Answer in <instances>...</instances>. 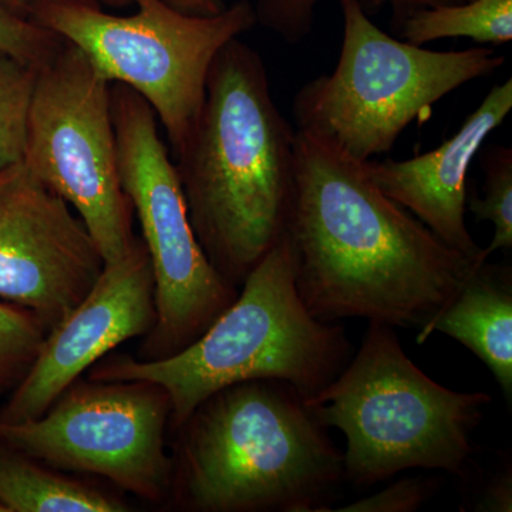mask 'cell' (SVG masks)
Wrapping results in <instances>:
<instances>
[{"instance_id": "6da1fadb", "label": "cell", "mask_w": 512, "mask_h": 512, "mask_svg": "<svg viewBox=\"0 0 512 512\" xmlns=\"http://www.w3.org/2000/svg\"><path fill=\"white\" fill-rule=\"evenodd\" d=\"M288 235L296 288L323 322L360 318L423 328L483 262L444 244L352 160L296 130Z\"/></svg>"}, {"instance_id": "7a4b0ae2", "label": "cell", "mask_w": 512, "mask_h": 512, "mask_svg": "<svg viewBox=\"0 0 512 512\" xmlns=\"http://www.w3.org/2000/svg\"><path fill=\"white\" fill-rule=\"evenodd\" d=\"M296 131L261 55L232 39L215 56L200 114L174 154L195 237L234 286L288 231Z\"/></svg>"}, {"instance_id": "3957f363", "label": "cell", "mask_w": 512, "mask_h": 512, "mask_svg": "<svg viewBox=\"0 0 512 512\" xmlns=\"http://www.w3.org/2000/svg\"><path fill=\"white\" fill-rule=\"evenodd\" d=\"M181 427V497L194 511L325 512L345 481L342 451L288 383L232 384Z\"/></svg>"}, {"instance_id": "277c9868", "label": "cell", "mask_w": 512, "mask_h": 512, "mask_svg": "<svg viewBox=\"0 0 512 512\" xmlns=\"http://www.w3.org/2000/svg\"><path fill=\"white\" fill-rule=\"evenodd\" d=\"M342 326L312 315L296 288V252L288 232L242 282V291L204 333L164 359L121 356L90 380H138L168 394L178 427L205 399L232 384L278 380L306 400L332 383L352 359Z\"/></svg>"}, {"instance_id": "5b68a950", "label": "cell", "mask_w": 512, "mask_h": 512, "mask_svg": "<svg viewBox=\"0 0 512 512\" xmlns=\"http://www.w3.org/2000/svg\"><path fill=\"white\" fill-rule=\"evenodd\" d=\"M306 403L345 434V481L367 487L412 468L463 476L491 397L441 386L404 353L392 326L370 322L359 352Z\"/></svg>"}, {"instance_id": "8992f818", "label": "cell", "mask_w": 512, "mask_h": 512, "mask_svg": "<svg viewBox=\"0 0 512 512\" xmlns=\"http://www.w3.org/2000/svg\"><path fill=\"white\" fill-rule=\"evenodd\" d=\"M343 42L338 66L299 90L298 130L359 161L389 153L434 103L505 63L493 49L434 52L377 28L360 0H340Z\"/></svg>"}, {"instance_id": "52a82bcc", "label": "cell", "mask_w": 512, "mask_h": 512, "mask_svg": "<svg viewBox=\"0 0 512 512\" xmlns=\"http://www.w3.org/2000/svg\"><path fill=\"white\" fill-rule=\"evenodd\" d=\"M133 5L136 12L119 16L94 0H33L26 16L82 50L111 84L140 94L160 120L174 156L200 114L215 56L258 19L248 0L211 16L181 12L167 0Z\"/></svg>"}, {"instance_id": "ba28073f", "label": "cell", "mask_w": 512, "mask_h": 512, "mask_svg": "<svg viewBox=\"0 0 512 512\" xmlns=\"http://www.w3.org/2000/svg\"><path fill=\"white\" fill-rule=\"evenodd\" d=\"M121 187L136 212L154 275L157 319L144 360L164 359L200 338L237 299L195 237L177 168L150 104L111 84Z\"/></svg>"}, {"instance_id": "9c48e42d", "label": "cell", "mask_w": 512, "mask_h": 512, "mask_svg": "<svg viewBox=\"0 0 512 512\" xmlns=\"http://www.w3.org/2000/svg\"><path fill=\"white\" fill-rule=\"evenodd\" d=\"M23 163L73 207L104 264L126 254L134 212L121 187L111 83L66 40L37 73Z\"/></svg>"}, {"instance_id": "30bf717a", "label": "cell", "mask_w": 512, "mask_h": 512, "mask_svg": "<svg viewBox=\"0 0 512 512\" xmlns=\"http://www.w3.org/2000/svg\"><path fill=\"white\" fill-rule=\"evenodd\" d=\"M168 394L138 380L73 383L37 419L0 423V440L59 470L107 478L148 501L173 481L165 453Z\"/></svg>"}, {"instance_id": "8fae6325", "label": "cell", "mask_w": 512, "mask_h": 512, "mask_svg": "<svg viewBox=\"0 0 512 512\" xmlns=\"http://www.w3.org/2000/svg\"><path fill=\"white\" fill-rule=\"evenodd\" d=\"M104 261L70 205L25 163L0 171V299L55 328L103 271Z\"/></svg>"}, {"instance_id": "7c38bea8", "label": "cell", "mask_w": 512, "mask_h": 512, "mask_svg": "<svg viewBox=\"0 0 512 512\" xmlns=\"http://www.w3.org/2000/svg\"><path fill=\"white\" fill-rule=\"evenodd\" d=\"M154 275L143 239L104 264L93 288L49 330L25 379L13 389L0 423L37 419L86 370L121 343L150 333L157 319Z\"/></svg>"}, {"instance_id": "4fadbf2b", "label": "cell", "mask_w": 512, "mask_h": 512, "mask_svg": "<svg viewBox=\"0 0 512 512\" xmlns=\"http://www.w3.org/2000/svg\"><path fill=\"white\" fill-rule=\"evenodd\" d=\"M512 110V80L498 84L467 117L460 130L436 150L410 160H369L365 168L377 187L419 218L458 254L487 261L466 225L467 174L485 138Z\"/></svg>"}, {"instance_id": "5bb4252c", "label": "cell", "mask_w": 512, "mask_h": 512, "mask_svg": "<svg viewBox=\"0 0 512 512\" xmlns=\"http://www.w3.org/2000/svg\"><path fill=\"white\" fill-rule=\"evenodd\" d=\"M457 340L490 369L505 399L512 397V278L510 266H477L457 295L417 335L423 345L433 333Z\"/></svg>"}, {"instance_id": "9a60e30c", "label": "cell", "mask_w": 512, "mask_h": 512, "mask_svg": "<svg viewBox=\"0 0 512 512\" xmlns=\"http://www.w3.org/2000/svg\"><path fill=\"white\" fill-rule=\"evenodd\" d=\"M0 505L8 512H123L119 498L62 474L0 440Z\"/></svg>"}, {"instance_id": "2e32d148", "label": "cell", "mask_w": 512, "mask_h": 512, "mask_svg": "<svg viewBox=\"0 0 512 512\" xmlns=\"http://www.w3.org/2000/svg\"><path fill=\"white\" fill-rule=\"evenodd\" d=\"M402 36L416 46L447 37L503 45L512 40V0H464L412 10L404 18Z\"/></svg>"}, {"instance_id": "e0dca14e", "label": "cell", "mask_w": 512, "mask_h": 512, "mask_svg": "<svg viewBox=\"0 0 512 512\" xmlns=\"http://www.w3.org/2000/svg\"><path fill=\"white\" fill-rule=\"evenodd\" d=\"M39 69L0 52V171L22 163Z\"/></svg>"}, {"instance_id": "ac0fdd59", "label": "cell", "mask_w": 512, "mask_h": 512, "mask_svg": "<svg viewBox=\"0 0 512 512\" xmlns=\"http://www.w3.org/2000/svg\"><path fill=\"white\" fill-rule=\"evenodd\" d=\"M49 329L42 319L12 302H0V393L15 389L35 363Z\"/></svg>"}, {"instance_id": "d6986e66", "label": "cell", "mask_w": 512, "mask_h": 512, "mask_svg": "<svg viewBox=\"0 0 512 512\" xmlns=\"http://www.w3.org/2000/svg\"><path fill=\"white\" fill-rule=\"evenodd\" d=\"M484 198H467L468 210L478 221H490L494 227L493 239L485 249L490 256L498 249L512 247V150L491 147L485 157Z\"/></svg>"}, {"instance_id": "ffe728a7", "label": "cell", "mask_w": 512, "mask_h": 512, "mask_svg": "<svg viewBox=\"0 0 512 512\" xmlns=\"http://www.w3.org/2000/svg\"><path fill=\"white\" fill-rule=\"evenodd\" d=\"M63 45L62 37L52 30L0 3V52L42 69L55 59Z\"/></svg>"}, {"instance_id": "44dd1931", "label": "cell", "mask_w": 512, "mask_h": 512, "mask_svg": "<svg viewBox=\"0 0 512 512\" xmlns=\"http://www.w3.org/2000/svg\"><path fill=\"white\" fill-rule=\"evenodd\" d=\"M251 2V0H248ZM256 19L288 42H298L311 30L313 9L318 0H255ZM397 9L412 10L450 5L461 0H389Z\"/></svg>"}, {"instance_id": "7402d4cb", "label": "cell", "mask_w": 512, "mask_h": 512, "mask_svg": "<svg viewBox=\"0 0 512 512\" xmlns=\"http://www.w3.org/2000/svg\"><path fill=\"white\" fill-rule=\"evenodd\" d=\"M433 481L426 478H402L379 493L357 500L332 512H413L420 510L433 493Z\"/></svg>"}, {"instance_id": "603a6c76", "label": "cell", "mask_w": 512, "mask_h": 512, "mask_svg": "<svg viewBox=\"0 0 512 512\" xmlns=\"http://www.w3.org/2000/svg\"><path fill=\"white\" fill-rule=\"evenodd\" d=\"M474 511H512V471L510 467L495 474V476L488 481L483 494L478 498Z\"/></svg>"}, {"instance_id": "cb8c5ba5", "label": "cell", "mask_w": 512, "mask_h": 512, "mask_svg": "<svg viewBox=\"0 0 512 512\" xmlns=\"http://www.w3.org/2000/svg\"><path fill=\"white\" fill-rule=\"evenodd\" d=\"M167 2L181 12L198 16L217 15L227 8L222 0H167Z\"/></svg>"}, {"instance_id": "d4e9b609", "label": "cell", "mask_w": 512, "mask_h": 512, "mask_svg": "<svg viewBox=\"0 0 512 512\" xmlns=\"http://www.w3.org/2000/svg\"><path fill=\"white\" fill-rule=\"evenodd\" d=\"M32 2L33 0H0V3L6 8L25 16L26 10ZM94 2L103 3V5L111 6V8H126L128 5H133V0H94Z\"/></svg>"}, {"instance_id": "484cf974", "label": "cell", "mask_w": 512, "mask_h": 512, "mask_svg": "<svg viewBox=\"0 0 512 512\" xmlns=\"http://www.w3.org/2000/svg\"><path fill=\"white\" fill-rule=\"evenodd\" d=\"M0 512H8L5 510V508L2 507V505H0Z\"/></svg>"}, {"instance_id": "4316f807", "label": "cell", "mask_w": 512, "mask_h": 512, "mask_svg": "<svg viewBox=\"0 0 512 512\" xmlns=\"http://www.w3.org/2000/svg\"><path fill=\"white\" fill-rule=\"evenodd\" d=\"M461 2H464V0H461Z\"/></svg>"}]
</instances>
